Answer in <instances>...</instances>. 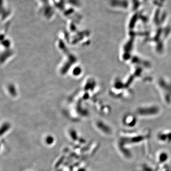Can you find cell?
Returning <instances> with one entry per match:
<instances>
[{
    "label": "cell",
    "instance_id": "6da1fadb",
    "mask_svg": "<svg viewBox=\"0 0 171 171\" xmlns=\"http://www.w3.org/2000/svg\"><path fill=\"white\" fill-rule=\"evenodd\" d=\"M37 3V8L41 13L45 14L54 13L55 9L51 4L50 0H35Z\"/></svg>",
    "mask_w": 171,
    "mask_h": 171
},
{
    "label": "cell",
    "instance_id": "7a4b0ae2",
    "mask_svg": "<svg viewBox=\"0 0 171 171\" xmlns=\"http://www.w3.org/2000/svg\"><path fill=\"white\" fill-rule=\"evenodd\" d=\"M51 4L55 10L60 11H63L66 5L67 4V0H50Z\"/></svg>",
    "mask_w": 171,
    "mask_h": 171
}]
</instances>
